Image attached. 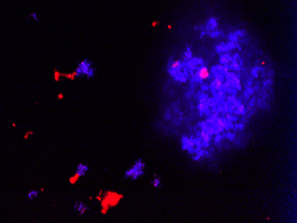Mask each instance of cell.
I'll return each instance as SVG.
<instances>
[{
    "label": "cell",
    "mask_w": 297,
    "mask_h": 223,
    "mask_svg": "<svg viewBox=\"0 0 297 223\" xmlns=\"http://www.w3.org/2000/svg\"><path fill=\"white\" fill-rule=\"evenodd\" d=\"M96 69L93 65V61L87 58L81 60L77 66L75 67L73 70V75L75 77L77 78H85V79H92L95 76Z\"/></svg>",
    "instance_id": "1"
},
{
    "label": "cell",
    "mask_w": 297,
    "mask_h": 223,
    "mask_svg": "<svg viewBox=\"0 0 297 223\" xmlns=\"http://www.w3.org/2000/svg\"><path fill=\"white\" fill-rule=\"evenodd\" d=\"M145 167H146L145 162L141 158H137L133 163V165L130 167L127 170H126V172L124 173V177H125V179L130 180L133 181L137 180L144 175Z\"/></svg>",
    "instance_id": "2"
},
{
    "label": "cell",
    "mask_w": 297,
    "mask_h": 223,
    "mask_svg": "<svg viewBox=\"0 0 297 223\" xmlns=\"http://www.w3.org/2000/svg\"><path fill=\"white\" fill-rule=\"evenodd\" d=\"M72 209L75 213L80 216H82L85 214H86L89 211V206L86 205L85 203H84L83 201L77 200L73 203L72 205Z\"/></svg>",
    "instance_id": "3"
},
{
    "label": "cell",
    "mask_w": 297,
    "mask_h": 223,
    "mask_svg": "<svg viewBox=\"0 0 297 223\" xmlns=\"http://www.w3.org/2000/svg\"><path fill=\"white\" fill-rule=\"evenodd\" d=\"M89 172V165L85 163H78L75 167V176L77 178L85 177Z\"/></svg>",
    "instance_id": "4"
},
{
    "label": "cell",
    "mask_w": 297,
    "mask_h": 223,
    "mask_svg": "<svg viewBox=\"0 0 297 223\" xmlns=\"http://www.w3.org/2000/svg\"><path fill=\"white\" fill-rule=\"evenodd\" d=\"M197 76L200 79L204 80V79H206L209 77V71L207 69V68L205 67H202L201 69H198V72H197Z\"/></svg>",
    "instance_id": "5"
},
{
    "label": "cell",
    "mask_w": 297,
    "mask_h": 223,
    "mask_svg": "<svg viewBox=\"0 0 297 223\" xmlns=\"http://www.w3.org/2000/svg\"><path fill=\"white\" fill-rule=\"evenodd\" d=\"M150 184H151V186L154 187L155 188H159L160 187L162 186L161 178L158 176V175H157V174H155L153 176V178H152L151 181H150Z\"/></svg>",
    "instance_id": "6"
},
{
    "label": "cell",
    "mask_w": 297,
    "mask_h": 223,
    "mask_svg": "<svg viewBox=\"0 0 297 223\" xmlns=\"http://www.w3.org/2000/svg\"><path fill=\"white\" fill-rule=\"evenodd\" d=\"M38 195H39V190H37V189H30V190H28V192L27 193V198H28V200L31 201V200H34V199L37 198Z\"/></svg>",
    "instance_id": "7"
},
{
    "label": "cell",
    "mask_w": 297,
    "mask_h": 223,
    "mask_svg": "<svg viewBox=\"0 0 297 223\" xmlns=\"http://www.w3.org/2000/svg\"><path fill=\"white\" fill-rule=\"evenodd\" d=\"M28 20H32V21H36L37 22L39 20V18H38V15H37L36 13H32L28 15Z\"/></svg>",
    "instance_id": "8"
},
{
    "label": "cell",
    "mask_w": 297,
    "mask_h": 223,
    "mask_svg": "<svg viewBox=\"0 0 297 223\" xmlns=\"http://www.w3.org/2000/svg\"><path fill=\"white\" fill-rule=\"evenodd\" d=\"M179 64H180V61H178L172 62L171 63V69H176V68H178Z\"/></svg>",
    "instance_id": "9"
}]
</instances>
